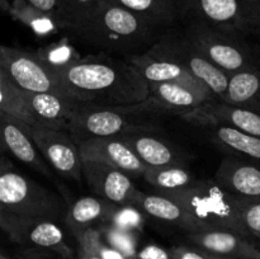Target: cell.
<instances>
[{"label":"cell","instance_id":"40","mask_svg":"<svg viewBox=\"0 0 260 259\" xmlns=\"http://www.w3.org/2000/svg\"><path fill=\"white\" fill-rule=\"evenodd\" d=\"M76 259H102V258L99 255H96L94 251H91L90 249L85 248V246L83 245H79Z\"/></svg>","mask_w":260,"mask_h":259},{"label":"cell","instance_id":"41","mask_svg":"<svg viewBox=\"0 0 260 259\" xmlns=\"http://www.w3.org/2000/svg\"><path fill=\"white\" fill-rule=\"evenodd\" d=\"M250 35H256V37L259 38V42L256 43L255 47H256V50H258V56H259V61H260V30H253V32H250Z\"/></svg>","mask_w":260,"mask_h":259},{"label":"cell","instance_id":"18","mask_svg":"<svg viewBox=\"0 0 260 259\" xmlns=\"http://www.w3.org/2000/svg\"><path fill=\"white\" fill-rule=\"evenodd\" d=\"M187 238L197 248L218 256L239 259H260V248L250 238L233 230H205L187 233Z\"/></svg>","mask_w":260,"mask_h":259},{"label":"cell","instance_id":"38","mask_svg":"<svg viewBox=\"0 0 260 259\" xmlns=\"http://www.w3.org/2000/svg\"><path fill=\"white\" fill-rule=\"evenodd\" d=\"M25 2L32 5L33 8H36V9L41 10L46 14L52 15L60 22V4H58V0H25ZM61 27H62V24H61Z\"/></svg>","mask_w":260,"mask_h":259},{"label":"cell","instance_id":"13","mask_svg":"<svg viewBox=\"0 0 260 259\" xmlns=\"http://www.w3.org/2000/svg\"><path fill=\"white\" fill-rule=\"evenodd\" d=\"M83 177L96 196L118 206L132 205L139 190L131 175L99 160L83 159Z\"/></svg>","mask_w":260,"mask_h":259},{"label":"cell","instance_id":"11","mask_svg":"<svg viewBox=\"0 0 260 259\" xmlns=\"http://www.w3.org/2000/svg\"><path fill=\"white\" fill-rule=\"evenodd\" d=\"M30 136L56 173L66 179L81 182L83 157L69 132L30 126Z\"/></svg>","mask_w":260,"mask_h":259},{"label":"cell","instance_id":"22","mask_svg":"<svg viewBox=\"0 0 260 259\" xmlns=\"http://www.w3.org/2000/svg\"><path fill=\"white\" fill-rule=\"evenodd\" d=\"M117 206L99 196L80 197L73 203H68L63 223L76 239L85 231L101 228L108 222Z\"/></svg>","mask_w":260,"mask_h":259},{"label":"cell","instance_id":"36","mask_svg":"<svg viewBox=\"0 0 260 259\" xmlns=\"http://www.w3.org/2000/svg\"><path fill=\"white\" fill-rule=\"evenodd\" d=\"M15 259H69L57 251L40 248H24L17 250Z\"/></svg>","mask_w":260,"mask_h":259},{"label":"cell","instance_id":"20","mask_svg":"<svg viewBox=\"0 0 260 259\" xmlns=\"http://www.w3.org/2000/svg\"><path fill=\"white\" fill-rule=\"evenodd\" d=\"M215 179L234 195L260 200V165L235 156L221 160Z\"/></svg>","mask_w":260,"mask_h":259},{"label":"cell","instance_id":"44","mask_svg":"<svg viewBox=\"0 0 260 259\" xmlns=\"http://www.w3.org/2000/svg\"><path fill=\"white\" fill-rule=\"evenodd\" d=\"M258 245H259V248H260V240H259V244H258Z\"/></svg>","mask_w":260,"mask_h":259},{"label":"cell","instance_id":"37","mask_svg":"<svg viewBox=\"0 0 260 259\" xmlns=\"http://www.w3.org/2000/svg\"><path fill=\"white\" fill-rule=\"evenodd\" d=\"M173 259H208L205 250L197 248V246H174L169 249Z\"/></svg>","mask_w":260,"mask_h":259},{"label":"cell","instance_id":"28","mask_svg":"<svg viewBox=\"0 0 260 259\" xmlns=\"http://www.w3.org/2000/svg\"><path fill=\"white\" fill-rule=\"evenodd\" d=\"M0 112H4L29 126L36 127L27 91L15 85L3 73H0Z\"/></svg>","mask_w":260,"mask_h":259},{"label":"cell","instance_id":"33","mask_svg":"<svg viewBox=\"0 0 260 259\" xmlns=\"http://www.w3.org/2000/svg\"><path fill=\"white\" fill-rule=\"evenodd\" d=\"M76 241H78V245H83L90 249L102 259H128L121 251L114 249L113 246H111L104 240L99 228L85 231L83 235L76 238Z\"/></svg>","mask_w":260,"mask_h":259},{"label":"cell","instance_id":"5","mask_svg":"<svg viewBox=\"0 0 260 259\" xmlns=\"http://www.w3.org/2000/svg\"><path fill=\"white\" fill-rule=\"evenodd\" d=\"M0 210L29 217L65 220L68 202L45 185L18 172L3 157L0 167Z\"/></svg>","mask_w":260,"mask_h":259},{"label":"cell","instance_id":"16","mask_svg":"<svg viewBox=\"0 0 260 259\" xmlns=\"http://www.w3.org/2000/svg\"><path fill=\"white\" fill-rule=\"evenodd\" d=\"M185 122L197 127L207 124H225L244 134L260 139V114L230 106L221 101H213L196 111L180 117Z\"/></svg>","mask_w":260,"mask_h":259},{"label":"cell","instance_id":"6","mask_svg":"<svg viewBox=\"0 0 260 259\" xmlns=\"http://www.w3.org/2000/svg\"><path fill=\"white\" fill-rule=\"evenodd\" d=\"M160 117L149 98L129 106L99 107L79 103L69 134L76 144L95 137H117L137 124Z\"/></svg>","mask_w":260,"mask_h":259},{"label":"cell","instance_id":"32","mask_svg":"<svg viewBox=\"0 0 260 259\" xmlns=\"http://www.w3.org/2000/svg\"><path fill=\"white\" fill-rule=\"evenodd\" d=\"M145 223H146V215L136 206L126 205L117 206L107 225L139 234L144 230Z\"/></svg>","mask_w":260,"mask_h":259},{"label":"cell","instance_id":"24","mask_svg":"<svg viewBox=\"0 0 260 259\" xmlns=\"http://www.w3.org/2000/svg\"><path fill=\"white\" fill-rule=\"evenodd\" d=\"M203 130L208 140L220 149L230 152L231 156L249 160L260 165V139L244 134L225 124H207Z\"/></svg>","mask_w":260,"mask_h":259},{"label":"cell","instance_id":"17","mask_svg":"<svg viewBox=\"0 0 260 259\" xmlns=\"http://www.w3.org/2000/svg\"><path fill=\"white\" fill-rule=\"evenodd\" d=\"M149 98L159 104L167 116L182 117L210 102L218 101L211 91L180 83H149Z\"/></svg>","mask_w":260,"mask_h":259},{"label":"cell","instance_id":"26","mask_svg":"<svg viewBox=\"0 0 260 259\" xmlns=\"http://www.w3.org/2000/svg\"><path fill=\"white\" fill-rule=\"evenodd\" d=\"M124 8L164 29L170 30L179 23L174 0H103Z\"/></svg>","mask_w":260,"mask_h":259},{"label":"cell","instance_id":"42","mask_svg":"<svg viewBox=\"0 0 260 259\" xmlns=\"http://www.w3.org/2000/svg\"><path fill=\"white\" fill-rule=\"evenodd\" d=\"M206 254H207L208 259H239V258H229V256H218V255H213V254H210L206 251Z\"/></svg>","mask_w":260,"mask_h":259},{"label":"cell","instance_id":"14","mask_svg":"<svg viewBox=\"0 0 260 259\" xmlns=\"http://www.w3.org/2000/svg\"><path fill=\"white\" fill-rule=\"evenodd\" d=\"M83 159L107 163L132 178H142L147 165L119 137H95L79 144Z\"/></svg>","mask_w":260,"mask_h":259},{"label":"cell","instance_id":"25","mask_svg":"<svg viewBox=\"0 0 260 259\" xmlns=\"http://www.w3.org/2000/svg\"><path fill=\"white\" fill-rule=\"evenodd\" d=\"M221 102L260 114V68L230 75L228 91Z\"/></svg>","mask_w":260,"mask_h":259},{"label":"cell","instance_id":"31","mask_svg":"<svg viewBox=\"0 0 260 259\" xmlns=\"http://www.w3.org/2000/svg\"><path fill=\"white\" fill-rule=\"evenodd\" d=\"M102 236L104 240L121 251L124 256L128 259H136L137 253V233H132V231L122 230V229L114 228L111 225H103L99 228Z\"/></svg>","mask_w":260,"mask_h":259},{"label":"cell","instance_id":"23","mask_svg":"<svg viewBox=\"0 0 260 259\" xmlns=\"http://www.w3.org/2000/svg\"><path fill=\"white\" fill-rule=\"evenodd\" d=\"M132 205L139 207L146 216L178 226L183 229L185 233L197 231V226L188 215L185 208L179 202L162 193L159 192L157 195H149L139 189L135 195Z\"/></svg>","mask_w":260,"mask_h":259},{"label":"cell","instance_id":"10","mask_svg":"<svg viewBox=\"0 0 260 259\" xmlns=\"http://www.w3.org/2000/svg\"><path fill=\"white\" fill-rule=\"evenodd\" d=\"M147 167H188L190 155L151 122L137 124L119 135Z\"/></svg>","mask_w":260,"mask_h":259},{"label":"cell","instance_id":"34","mask_svg":"<svg viewBox=\"0 0 260 259\" xmlns=\"http://www.w3.org/2000/svg\"><path fill=\"white\" fill-rule=\"evenodd\" d=\"M240 19L245 35L260 30V0H240Z\"/></svg>","mask_w":260,"mask_h":259},{"label":"cell","instance_id":"21","mask_svg":"<svg viewBox=\"0 0 260 259\" xmlns=\"http://www.w3.org/2000/svg\"><path fill=\"white\" fill-rule=\"evenodd\" d=\"M27 98L36 121V127L69 132L79 103L66 95L52 93H29Z\"/></svg>","mask_w":260,"mask_h":259},{"label":"cell","instance_id":"3","mask_svg":"<svg viewBox=\"0 0 260 259\" xmlns=\"http://www.w3.org/2000/svg\"><path fill=\"white\" fill-rule=\"evenodd\" d=\"M160 193L185 208L197 231L233 230L248 236L243 222L245 198L231 193L216 179H200L187 189Z\"/></svg>","mask_w":260,"mask_h":259},{"label":"cell","instance_id":"12","mask_svg":"<svg viewBox=\"0 0 260 259\" xmlns=\"http://www.w3.org/2000/svg\"><path fill=\"white\" fill-rule=\"evenodd\" d=\"M0 123H2L3 150L12 154L15 159L35 169L53 184L57 185L62 190V196L65 198V187L56 179L52 167L48 164L36 142L33 141L32 136H30L29 124L24 123L4 112H0Z\"/></svg>","mask_w":260,"mask_h":259},{"label":"cell","instance_id":"4","mask_svg":"<svg viewBox=\"0 0 260 259\" xmlns=\"http://www.w3.org/2000/svg\"><path fill=\"white\" fill-rule=\"evenodd\" d=\"M182 30L207 60L229 76L260 68L255 45H251L241 30L200 22L184 23Z\"/></svg>","mask_w":260,"mask_h":259},{"label":"cell","instance_id":"8","mask_svg":"<svg viewBox=\"0 0 260 259\" xmlns=\"http://www.w3.org/2000/svg\"><path fill=\"white\" fill-rule=\"evenodd\" d=\"M0 73L5 74L15 85L29 93L66 95L58 83L55 69L40 52H28L3 46L0 48Z\"/></svg>","mask_w":260,"mask_h":259},{"label":"cell","instance_id":"15","mask_svg":"<svg viewBox=\"0 0 260 259\" xmlns=\"http://www.w3.org/2000/svg\"><path fill=\"white\" fill-rule=\"evenodd\" d=\"M174 4L179 22H200L241 30L240 0H174Z\"/></svg>","mask_w":260,"mask_h":259},{"label":"cell","instance_id":"43","mask_svg":"<svg viewBox=\"0 0 260 259\" xmlns=\"http://www.w3.org/2000/svg\"><path fill=\"white\" fill-rule=\"evenodd\" d=\"M0 259H13V258H10V256H8L7 254L2 253V254H0Z\"/></svg>","mask_w":260,"mask_h":259},{"label":"cell","instance_id":"7","mask_svg":"<svg viewBox=\"0 0 260 259\" xmlns=\"http://www.w3.org/2000/svg\"><path fill=\"white\" fill-rule=\"evenodd\" d=\"M154 48L179 63L196 80L212 91L218 101H222L230 76L207 60L185 37L182 28L175 27L168 30Z\"/></svg>","mask_w":260,"mask_h":259},{"label":"cell","instance_id":"27","mask_svg":"<svg viewBox=\"0 0 260 259\" xmlns=\"http://www.w3.org/2000/svg\"><path fill=\"white\" fill-rule=\"evenodd\" d=\"M142 179L159 192H174L187 189L198 182V178L188 167L167 165V167H147Z\"/></svg>","mask_w":260,"mask_h":259},{"label":"cell","instance_id":"2","mask_svg":"<svg viewBox=\"0 0 260 259\" xmlns=\"http://www.w3.org/2000/svg\"><path fill=\"white\" fill-rule=\"evenodd\" d=\"M167 32L124 8L102 0L91 19L69 36L96 52L127 60L151 50Z\"/></svg>","mask_w":260,"mask_h":259},{"label":"cell","instance_id":"9","mask_svg":"<svg viewBox=\"0 0 260 259\" xmlns=\"http://www.w3.org/2000/svg\"><path fill=\"white\" fill-rule=\"evenodd\" d=\"M0 226L12 243L24 248L48 249L69 259H76L57 221L20 216L0 210Z\"/></svg>","mask_w":260,"mask_h":259},{"label":"cell","instance_id":"19","mask_svg":"<svg viewBox=\"0 0 260 259\" xmlns=\"http://www.w3.org/2000/svg\"><path fill=\"white\" fill-rule=\"evenodd\" d=\"M132 66L146 80V83H180L194 88L208 90L205 85L196 80L185 69L168 56L162 55L154 47L144 55L127 58ZM211 91V90H208ZM212 93V91H211ZM213 94V93H212Z\"/></svg>","mask_w":260,"mask_h":259},{"label":"cell","instance_id":"39","mask_svg":"<svg viewBox=\"0 0 260 259\" xmlns=\"http://www.w3.org/2000/svg\"><path fill=\"white\" fill-rule=\"evenodd\" d=\"M136 259H173L170 250L151 244L139 250Z\"/></svg>","mask_w":260,"mask_h":259},{"label":"cell","instance_id":"35","mask_svg":"<svg viewBox=\"0 0 260 259\" xmlns=\"http://www.w3.org/2000/svg\"><path fill=\"white\" fill-rule=\"evenodd\" d=\"M243 222L249 238L260 240V200L245 198L243 206Z\"/></svg>","mask_w":260,"mask_h":259},{"label":"cell","instance_id":"1","mask_svg":"<svg viewBox=\"0 0 260 259\" xmlns=\"http://www.w3.org/2000/svg\"><path fill=\"white\" fill-rule=\"evenodd\" d=\"M53 69L66 95L80 104L119 107L149 98L146 80L126 58L96 52Z\"/></svg>","mask_w":260,"mask_h":259},{"label":"cell","instance_id":"30","mask_svg":"<svg viewBox=\"0 0 260 259\" xmlns=\"http://www.w3.org/2000/svg\"><path fill=\"white\" fill-rule=\"evenodd\" d=\"M102 0H58L60 22L68 33L83 27L98 10Z\"/></svg>","mask_w":260,"mask_h":259},{"label":"cell","instance_id":"29","mask_svg":"<svg viewBox=\"0 0 260 259\" xmlns=\"http://www.w3.org/2000/svg\"><path fill=\"white\" fill-rule=\"evenodd\" d=\"M8 13L38 36H47L57 30H63L55 17L36 9L25 0H14L13 4L9 5Z\"/></svg>","mask_w":260,"mask_h":259}]
</instances>
